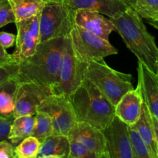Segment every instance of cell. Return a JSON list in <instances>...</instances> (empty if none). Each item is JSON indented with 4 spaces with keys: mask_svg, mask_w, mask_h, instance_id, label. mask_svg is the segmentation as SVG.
<instances>
[{
    "mask_svg": "<svg viewBox=\"0 0 158 158\" xmlns=\"http://www.w3.org/2000/svg\"><path fill=\"white\" fill-rule=\"evenodd\" d=\"M66 38L40 43L32 56L17 63L19 83L33 82L52 89L58 79Z\"/></svg>",
    "mask_w": 158,
    "mask_h": 158,
    "instance_id": "obj_1",
    "label": "cell"
},
{
    "mask_svg": "<svg viewBox=\"0 0 158 158\" xmlns=\"http://www.w3.org/2000/svg\"><path fill=\"white\" fill-rule=\"evenodd\" d=\"M114 31L120 34L127 47L150 70L158 75V47L143 19L131 7L116 18H109Z\"/></svg>",
    "mask_w": 158,
    "mask_h": 158,
    "instance_id": "obj_2",
    "label": "cell"
},
{
    "mask_svg": "<svg viewBox=\"0 0 158 158\" xmlns=\"http://www.w3.org/2000/svg\"><path fill=\"white\" fill-rule=\"evenodd\" d=\"M68 98L77 122H84L103 131L115 118L114 106L86 79Z\"/></svg>",
    "mask_w": 158,
    "mask_h": 158,
    "instance_id": "obj_3",
    "label": "cell"
},
{
    "mask_svg": "<svg viewBox=\"0 0 158 158\" xmlns=\"http://www.w3.org/2000/svg\"><path fill=\"white\" fill-rule=\"evenodd\" d=\"M85 79L89 80L114 107L126 93L134 89L131 74L113 69L103 60L87 63Z\"/></svg>",
    "mask_w": 158,
    "mask_h": 158,
    "instance_id": "obj_4",
    "label": "cell"
},
{
    "mask_svg": "<svg viewBox=\"0 0 158 158\" xmlns=\"http://www.w3.org/2000/svg\"><path fill=\"white\" fill-rule=\"evenodd\" d=\"M74 12L63 0L45 1L40 14V43L69 36L75 25Z\"/></svg>",
    "mask_w": 158,
    "mask_h": 158,
    "instance_id": "obj_5",
    "label": "cell"
},
{
    "mask_svg": "<svg viewBox=\"0 0 158 158\" xmlns=\"http://www.w3.org/2000/svg\"><path fill=\"white\" fill-rule=\"evenodd\" d=\"M87 63L79 60L74 52L70 37L67 36L59 70L56 83L52 87V94L69 97L85 79Z\"/></svg>",
    "mask_w": 158,
    "mask_h": 158,
    "instance_id": "obj_6",
    "label": "cell"
},
{
    "mask_svg": "<svg viewBox=\"0 0 158 158\" xmlns=\"http://www.w3.org/2000/svg\"><path fill=\"white\" fill-rule=\"evenodd\" d=\"M69 37L76 56L83 63L98 61L118 53V50L108 40L94 35L76 24L73 27Z\"/></svg>",
    "mask_w": 158,
    "mask_h": 158,
    "instance_id": "obj_7",
    "label": "cell"
},
{
    "mask_svg": "<svg viewBox=\"0 0 158 158\" xmlns=\"http://www.w3.org/2000/svg\"><path fill=\"white\" fill-rule=\"evenodd\" d=\"M50 117L52 125V135L69 136L77 123L74 109L67 97L52 95L46 97L37 108Z\"/></svg>",
    "mask_w": 158,
    "mask_h": 158,
    "instance_id": "obj_8",
    "label": "cell"
},
{
    "mask_svg": "<svg viewBox=\"0 0 158 158\" xmlns=\"http://www.w3.org/2000/svg\"><path fill=\"white\" fill-rule=\"evenodd\" d=\"M52 94L51 88L49 86L33 82L19 83L15 94L14 118L35 115L40 103Z\"/></svg>",
    "mask_w": 158,
    "mask_h": 158,
    "instance_id": "obj_9",
    "label": "cell"
},
{
    "mask_svg": "<svg viewBox=\"0 0 158 158\" xmlns=\"http://www.w3.org/2000/svg\"><path fill=\"white\" fill-rule=\"evenodd\" d=\"M15 49L12 54L16 63L33 54L40 40V15L15 22Z\"/></svg>",
    "mask_w": 158,
    "mask_h": 158,
    "instance_id": "obj_10",
    "label": "cell"
},
{
    "mask_svg": "<svg viewBox=\"0 0 158 158\" xmlns=\"http://www.w3.org/2000/svg\"><path fill=\"white\" fill-rule=\"evenodd\" d=\"M103 132L106 137V151L110 158H134L127 125L115 117Z\"/></svg>",
    "mask_w": 158,
    "mask_h": 158,
    "instance_id": "obj_11",
    "label": "cell"
},
{
    "mask_svg": "<svg viewBox=\"0 0 158 158\" xmlns=\"http://www.w3.org/2000/svg\"><path fill=\"white\" fill-rule=\"evenodd\" d=\"M143 104L142 93L137 85L135 89L128 91L119 100L114 107L115 117L131 127L140 119Z\"/></svg>",
    "mask_w": 158,
    "mask_h": 158,
    "instance_id": "obj_12",
    "label": "cell"
},
{
    "mask_svg": "<svg viewBox=\"0 0 158 158\" xmlns=\"http://www.w3.org/2000/svg\"><path fill=\"white\" fill-rule=\"evenodd\" d=\"M74 22L77 26L108 41L110 33L115 29L112 22L106 15L86 9L75 10Z\"/></svg>",
    "mask_w": 158,
    "mask_h": 158,
    "instance_id": "obj_13",
    "label": "cell"
},
{
    "mask_svg": "<svg viewBox=\"0 0 158 158\" xmlns=\"http://www.w3.org/2000/svg\"><path fill=\"white\" fill-rule=\"evenodd\" d=\"M138 83L143 103L153 117L158 120V75L138 61Z\"/></svg>",
    "mask_w": 158,
    "mask_h": 158,
    "instance_id": "obj_14",
    "label": "cell"
},
{
    "mask_svg": "<svg viewBox=\"0 0 158 158\" xmlns=\"http://www.w3.org/2000/svg\"><path fill=\"white\" fill-rule=\"evenodd\" d=\"M68 137L82 143L97 154L106 151V137L103 131L89 123L77 122Z\"/></svg>",
    "mask_w": 158,
    "mask_h": 158,
    "instance_id": "obj_15",
    "label": "cell"
},
{
    "mask_svg": "<svg viewBox=\"0 0 158 158\" xmlns=\"http://www.w3.org/2000/svg\"><path fill=\"white\" fill-rule=\"evenodd\" d=\"M74 11L86 9L106 15L108 18H116L130 7L126 2L117 0H63Z\"/></svg>",
    "mask_w": 158,
    "mask_h": 158,
    "instance_id": "obj_16",
    "label": "cell"
},
{
    "mask_svg": "<svg viewBox=\"0 0 158 158\" xmlns=\"http://www.w3.org/2000/svg\"><path fill=\"white\" fill-rule=\"evenodd\" d=\"M131 128H133L138 134L142 141L148 148L152 158H158V152L156 143L155 132L153 125L152 117L146 104L143 103L141 115L138 121Z\"/></svg>",
    "mask_w": 158,
    "mask_h": 158,
    "instance_id": "obj_17",
    "label": "cell"
},
{
    "mask_svg": "<svg viewBox=\"0 0 158 158\" xmlns=\"http://www.w3.org/2000/svg\"><path fill=\"white\" fill-rule=\"evenodd\" d=\"M19 83L15 78L0 83V117L14 119L15 99Z\"/></svg>",
    "mask_w": 158,
    "mask_h": 158,
    "instance_id": "obj_18",
    "label": "cell"
},
{
    "mask_svg": "<svg viewBox=\"0 0 158 158\" xmlns=\"http://www.w3.org/2000/svg\"><path fill=\"white\" fill-rule=\"evenodd\" d=\"M69 139L67 136L51 135L42 141L38 157L56 155L68 158Z\"/></svg>",
    "mask_w": 158,
    "mask_h": 158,
    "instance_id": "obj_19",
    "label": "cell"
},
{
    "mask_svg": "<svg viewBox=\"0 0 158 158\" xmlns=\"http://www.w3.org/2000/svg\"><path fill=\"white\" fill-rule=\"evenodd\" d=\"M34 122L35 115L22 116L14 118L11 124L8 140L15 147L23 139L31 136Z\"/></svg>",
    "mask_w": 158,
    "mask_h": 158,
    "instance_id": "obj_20",
    "label": "cell"
},
{
    "mask_svg": "<svg viewBox=\"0 0 158 158\" xmlns=\"http://www.w3.org/2000/svg\"><path fill=\"white\" fill-rule=\"evenodd\" d=\"M8 2L15 15V22L40 15L45 4V0H8Z\"/></svg>",
    "mask_w": 158,
    "mask_h": 158,
    "instance_id": "obj_21",
    "label": "cell"
},
{
    "mask_svg": "<svg viewBox=\"0 0 158 158\" xmlns=\"http://www.w3.org/2000/svg\"><path fill=\"white\" fill-rule=\"evenodd\" d=\"M127 4L142 19L158 20V0H127Z\"/></svg>",
    "mask_w": 158,
    "mask_h": 158,
    "instance_id": "obj_22",
    "label": "cell"
},
{
    "mask_svg": "<svg viewBox=\"0 0 158 158\" xmlns=\"http://www.w3.org/2000/svg\"><path fill=\"white\" fill-rule=\"evenodd\" d=\"M42 142L32 136L23 139L14 147L13 158H38Z\"/></svg>",
    "mask_w": 158,
    "mask_h": 158,
    "instance_id": "obj_23",
    "label": "cell"
},
{
    "mask_svg": "<svg viewBox=\"0 0 158 158\" xmlns=\"http://www.w3.org/2000/svg\"><path fill=\"white\" fill-rule=\"evenodd\" d=\"M53 134L51 118L47 114L42 111H37L35 114L33 130L31 136L43 141L46 137Z\"/></svg>",
    "mask_w": 158,
    "mask_h": 158,
    "instance_id": "obj_24",
    "label": "cell"
},
{
    "mask_svg": "<svg viewBox=\"0 0 158 158\" xmlns=\"http://www.w3.org/2000/svg\"><path fill=\"white\" fill-rule=\"evenodd\" d=\"M129 132L133 150H134V158H152L148 148H146L136 131H134L133 128L129 127Z\"/></svg>",
    "mask_w": 158,
    "mask_h": 158,
    "instance_id": "obj_25",
    "label": "cell"
},
{
    "mask_svg": "<svg viewBox=\"0 0 158 158\" xmlns=\"http://www.w3.org/2000/svg\"><path fill=\"white\" fill-rule=\"evenodd\" d=\"M98 154L93 152L82 143L69 139V152L68 158H97Z\"/></svg>",
    "mask_w": 158,
    "mask_h": 158,
    "instance_id": "obj_26",
    "label": "cell"
},
{
    "mask_svg": "<svg viewBox=\"0 0 158 158\" xmlns=\"http://www.w3.org/2000/svg\"><path fill=\"white\" fill-rule=\"evenodd\" d=\"M15 22V15L8 0H0V28Z\"/></svg>",
    "mask_w": 158,
    "mask_h": 158,
    "instance_id": "obj_27",
    "label": "cell"
},
{
    "mask_svg": "<svg viewBox=\"0 0 158 158\" xmlns=\"http://www.w3.org/2000/svg\"><path fill=\"white\" fill-rule=\"evenodd\" d=\"M17 69V64L11 66H0V83H4L11 78H15Z\"/></svg>",
    "mask_w": 158,
    "mask_h": 158,
    "instance_id": "obj_28",
    "label": "cell"
},
{
    "mask_svg": "<svg viewBox=\"0 0 158 158\" xmlns=\"http://www.w3.org/2000/svg\"><path fill=\"white\" fill-rule=\"evenodd\" d=\"M14 119L0 117V142L8 140L11 124ZM9 141V140H8Z\"/></svg>",
    "mask_w": 158,
    "mask_h": 158,
    "instance_id": "obj_29",
    "label": "cell"
},
{
    "mask_svg": "<svg viewBox=\"0 0 158 158\" xmlns=\"http://www.w3.org/2000/svg\"><path fill=\"white\" fill-rule=\"evenodd\" d=\"M15 43V35L7 32H0V45L5 49H9Z\"/></svg>",
    "mask_w": 158,
    "mask_h": 158,
    "instance_id": "obj_30",
    "label": "cell"
},
{
    "mask_svg": "<svg viewBox=\"0 0 158 158\" xmlns=\"http://www.w3.org/2000/svg\"><path fill=\"white\" fill-rule=\"evenodd\" d=\"M12 55L8 53L6 49L0 45V66H11L16 65Z\"/></svg>",
    "mask_w": 158,
    "mask_h": 158,
    "instance_id": "obj_31",
    "label": "cell"
},
{
    "mask_svg": "<svg viewBox=\"0 0 158 158\" xmlns=\"http://www.w3.org/2000/svg\"><path fill=\"white\" fill-rule=\"evenodd\" d=\"M14 146L8 140H5L0 148V158H13Z\"/></svg>",
    "mask_w": 158,
    "mask_h": 158,
    "instance_id": "obj_32",
    "label": "cell"
},
{
    "mask_svg": "<svg viewBox=\"0 0 158 158\" xmlns=\"http://www.w3.org/2000/svg\"><path fill=\"white\" fill-rule=\"evenodd\" d=\"M151 117H152L153 125H154V132H155L156 143H157V152H158V120L157 119H156L154 117H153L152 115H151Z\"/></svg>",
    "mask_w": 158,
    "mask_h": 158,
    "instance_id": "obj_33",
    "label": "cell"
},
{
    "mask_svg": "<svg viewBox=\"0 0 158 158\" xmlns=\"http://www.w3.org/2000/svg\"><path fill=\"white\" fill-rule=\"evenodd\" d=\"M97 158H110V154L107 152V151H106L103 153H102V154H98Z\"/></svg>",
    "mask_w": 158,
    "mask_h": 158,
    "instance_id": "obj_34",
    "label": "cell"
},
{
    "mask_svg": "<svg viewBox=\"0 0 158 158\" xmlns=\"http://www.w3.org/2000/svg\"><path fill=\"white\" fill-rule=\"evenodd\" d=\"M148 23L152 26H154V28L158 29V20L157 21H148Z\"/></svg>",
    "mask_w": 158,
    "mask_h": 158,
    "instance_id": "obj_35",
    "label": "cell"
},
{
    "mask_svg": "<svg viewBox=\"0 0 158 158\" xmlns=\"http://www.w3.org/2000/svg\"><path fill=\"white\" fill-rule=\"evenodd\" d=\"M38 158H64L60 157V156L56 155H48V156H43V157H38Z\"/></svg>",
    "mask_w": 158,
    "mask_h": 158,
    "instance_id": "obj_36",
    "label": "cell"
},
{
    "mask_svg": "<svg viewBox=\"0 0 158 158\" xmlns=\"http://www.w3.org/2000/svg\"><path fill=\"white\" fill-rule=\"evenodd\" d=\"M4 141H5V140H4ZM4 141H1V142H0V148H1V147L2 146V144H3V143H4Z\"/></svg>",
    "mask_w": 158,
    "mask_h": 158,
    "instance_id": "obj_37",
    "label": "cell"
},
{
    "mask_svg": "<svg viewBox=\"0 0 158 158\" xmlns=\"http://www.w3.org/2000/svg\"><path fill=\"white\" fill-rule=\"evenodd\" d=\"M45 1H49V0H45Z\"/></svg>",
    "mask_w": 158,
    "mask_h": 158,
    "instance_id": "obj_38",
    "label": "cell"
}]
</instances>
